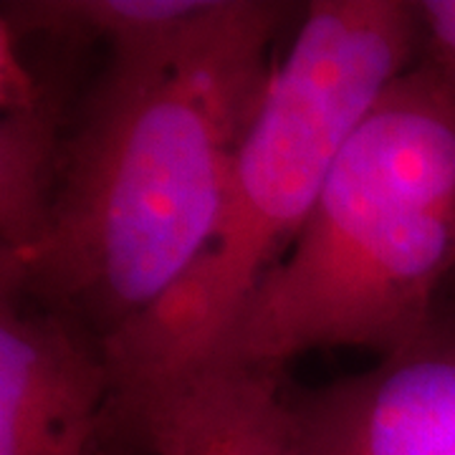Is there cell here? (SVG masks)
I'll return each mask as SVG.
<instances>
[{
	"instance_id": "cell-7",
	"label": "cell",
	"mask_w": 455,
	"mask_h": 455,
	"mask_svg": "<svg viewBox=\"0 0 455 455\" xmlns=\"http://www.w3.org/2000/svg\"><path fill=\"white\" fill-rule=\"evenodd\" d=\"M89 49L0 18V260L33 248L49 223Z\"/></svg>"
},
{
	"instance_id": "cell-8",
	"label": "cell",
	"mask_w": 455,
	"mask_h": 455,
	"mask_svg": "<svg viewBox=\"0 0 455 455\" xmlns=\"http://www.w3.org/2000/svg\"><path fill=\"white\" fill-rule=\"evenodd\" d=\"M423 28L420 61L455 109V0H415Z\"/></svg>"
},
{
	"instance_id": "cell-4",
	"label": "cell",
	"mask_w": 455,
	"mask_h": 455,
	"mask_svg": "<svg viewBox=\"0 0 455 455\" xmlns=\"http://www.w3.org/2000/svg\"><path fill=\"white\" fill-rule=\"evenodd\" d=\"M289 410L301 455H455V281L405 347Z\"/></svg>"
},
{
	"instance_id": "cell-3",
	"label": "cell",
	"mask_w": 455,
	"mask_h": 455,
	"mask_svg": "<svg viewBox=\"0 0 455 455\" xmlns=\"http://www.w3.org/2000/svg\"><path fill=\"white\" fill-rule=\"evenodd\" d=\"M415 0H311L228 175L211 245L163 301L101 341L109 397L185 372L289 253L341 147L397 76L420 61Z\"/></svg>"
},
{
	"instance_id": "cell-1",
	"label": "cell",
	"mask_w": 455,
	"mask_h": 455,
	"mask_svg": "<svg viewBox=\"0 0 455 455\" xmlns=\"http://www.w3.org/2000/svg\"><path fill=\"white\" fill-rule=\"evenodd\" d=\"M299 5L208 0L178 31L104 49L68 124L49 223L0 293L112 339L211 245L228 175Z\"/></svg>"
},
{
	"instance_id": "cell-5",
	"label": "cell",
	"mask_w": 455,
	"mask_h": 455,
	"mask_svg": "<svg viewBox=\"0 0 455 455\" xmlns=\"http://www.w3.org/2000/svg\"><path fill=\"white\" fill-rule=\"evenodd\" d=\"M101 455H301L281 370L197 364L107 400Z\"/></svg>"
},
{
	"instance_id": "cell-6",
	"label": "cell",
	"mask_w": 455,
	"mask_h": 455,
	"mask_svg": "<svg viewBox=\"0 0 455 455\" xmlns=\"http://www.w3.org/2000/svg\"><path fill=\"white\" fill-rule=\"evenodd\" d=\"M107 397V362L89 331L0 293V455H101Z\"/></svg>"
},
{
	"instance_id": "cell-2",
	"label": "cell",
	"mask_w": 455,
	"mask_h": 455,
	"mask_svg": "<svg viewBox=\"0 0 455 455\" xmlns=\"http://www.w3.org/2000/svg\"><path fill=\"white\" fill-rule=\"evenodd\" d=\"M453 281L455 109L415 64L349 134L289 253L200 364L281 370L331 347L387 357Z\"/></svg>"
}]
</instances>
